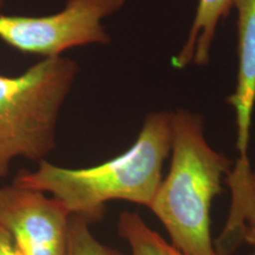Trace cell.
I'll return each mask as SVG.
<instances>
[{
	"label": "cell",
	"mask_w": 255,
	"mask_h": 255,
	"mask_svg": "<svg viewBox=\"0 0 255 255\" xmlns=\"http://www.w3.org/2000/svg\"><path fill=\"white\" fill-rule=\"evenodd\" d=\"M170 144L171 113L156 111L145 117L135 143L123 154L98 165L78 169L43 159L34 171L18 174L13 183L51 194L70 214L92 223L103 218L110 201L151 206Z\"/></svg>",
	"instance_id": "6da1fadb"
},
{
	"label": "cell",
	"mask_w": 255,
	"mask_h": 255,
	"mask_svg": "<svg viewBox=\"0 0 255 255\" xmlns=\"http://www.w3.org/2000/svg\"><path fill=\"white\" fill-rule=\"evenodd\" d=\"M170 169L149 209L186 255H220L212 241L210 210L233 162L207 142L202 116L186 109L171 113Z\"/></svg>",
	"instance_id": "7a4b0ae2"
},
{
	"label": "cell",
	"mask_w": 255,
	"mask_h": 255,
	"mask_svg": "<svg viewBox=\"0 0 255 255\" xmlns=\"http://www.w3.org/2000/svg\"><path fill=\"white\" fill-rule=\"evenodd\" d=\"M78 72L77 62L59 56L0 76V181L17 157L40 162L56 148L60 109Z\"/></svg>",
	"instance_id": "3957f363"
},
{
	"label": "cell",
	"mask_w": 255,
	"mask_h": 255,
	"mask_svg": "<svg viewBox=\"0 0 255 255\" xmlns=\"http://www.w3.org/2000/svg\"><path fill=\"white\" fill-rule=\"evenodd\" d=\"M127 0H68L58 13L41 17L0 13V39L23 53L59 57L73 47L110 43L102 21Z\"/></svg>",
	"instance_id": "277c9868"
},
{
	"label": "cell",
	"mask_w": 255,
	"mask_h": 255,
	"mask_svg": "<svg viewBox=\"0 0 255 255\" xmlns=\"http://www.w3.org/2000/svg\"><path fill=\"white\" fill-rule=\"evenodd\" d=\"M70 218L59 200L43 191L0 187V226L23 255H66Z\"/></svg>",
	"instance_id": "5b68a950"
},
{
	"label": "cell",
	"mask_w": 255,
	"mask_h": 255,
	"mask_svg": "<svg viewBox=\"0 0 255 255\" xmlns=\"http://www.w3.org/2000/svg\"><path fill=\"white\" fill-rule=\"evenodd\" d=\"M238 19L237 88L228 104L237 116V149L239 158H248L252 116L255 105V0H234Z\"/></svg>",
	"instance_id": "8992f818"
},
{
	"label": "cell",
	"mask_w": 255,
	"mask_h": 255,
	"mask_svg": "<svg viewBox=\"0 0 255 255\" xmlns=\"http://www.w3.org/2000/svg\"><path fill=\"white\" fill-rule=\"evenodd\" d=\"M234 0H199L196 13L186 41L171 59L175 69H186L190 64L205 66L209 63L219 24L233 8Z\"/></svg>",
	"instance_id": "52a82bcc"
},
{
	"label": "cell",
	"mask_w": 255,
	"mask_h": 255,
	"mask_svg": "<svg viewBox=\"0 0 255 255\" xmlns=\"http://www.w3.org/2000/svg\"><path fill=\"white\" fill-rule=\"evenodd\" d=\"M242 241L255 248V170L244 189L232 196L227 223L214 246L220 255H231Z\"/></svg>",
	"instance_id": "ba28073f"
},
{
	"label": "cell",
	"mask_w": 255,
	"mask_h": 255,
	"mask_svg": "<svg viewBox=\"0 0 255 255\" xmlns=\"http://www.w3.org/2000/svg\"><path fill=\"white\" fill-rule=\"evenodd\" d=\"M117 229L129 245L131 255H186L152 231L137 213H122Z\"/></svg>",
	"instance_id": "9c48e42d"
},
{
	"label": "cell",
	"mask_w": 255,
	"mask_h": 255,
	"mask_svg": "<svg viewBox=\"0 0 255 255\" xmlns=\"http://www.w3.org/2000/svg\"><path fill=\"white\" fill-rule=\"evenodd\" d=\"M90 225L82 216L71 215L66 255H123L101 244L91 233Z\"/></svg>",
	"instance_id": "30bf717a"
},
{
	"label": "cell",
	"mask_w": 255,
	"mask_h": 255,
	"mask_svg": "<svg viewBox=\"0 0 255 255\" xmlns=\"http://www.w3.org/2000/svg\"><path fill=\"white\" fill-rule=\"evenodd\" d=\"M0 255H23L11 234L0 226Z\"/></svg>",
	"instance_id": "8fae6325"
},
{
	"label": "cell",
	"mask_w": 255,
	"mask_h": 255,
	"mask_svg": "<svg viewBox=\"0 0 255 255\" xmlns=\"http://www.w3.org/2000/svg\"><path fill=\"white\" fill-rule=\"evenodd\" d=\"M2 6H4V1H2V0H0V12H1Z\"/></svg>",
	"instance_id": "7c38bea8"
},
{
	"label": "cell",
	"mask_w": 255,
	"mask_h": 255,
	"mask_svg": "<svg viewBox=\"0 0 255 255\" xmlns=\"http://www.w3.org/2000/svg\"><path fill=\"white\" fill-rule=\"evenodd\" d=\"M250 255H255V251H254V252H253V253H251V254H250Z\"/></svg>",
	"instance_id": "4fadbf2b"
}]
</instances>
